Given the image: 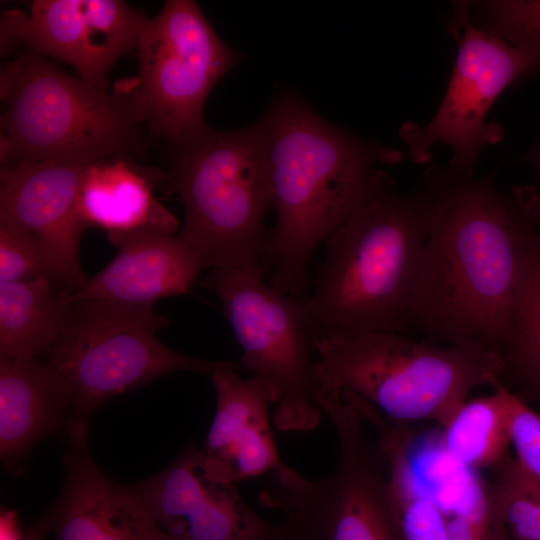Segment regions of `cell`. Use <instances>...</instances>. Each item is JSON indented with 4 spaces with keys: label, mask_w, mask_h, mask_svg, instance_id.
<instances>
[{
    "label": "cell",
    "mask_w": 540,
    "mask_h": 540,
    "mask_svg": "<svg viewBox=\"0 0 540 540\" xmlns=\"http://www.w3.org/2000/svg\"><path fill=\"white\" fill-rule=\"evenodd\" d=\"M418 195L425 243L411 308V327L429 342L478 344L504 353L513 307L538 240L537 193L503 194L494 173L463 178L430 171Z\"/></svg>",
    "instance_id": "cell-1"
},
{
    "label": "cell",
    "mask_w": 540,
    "mask_h": 540,
    "mask_svg": "<svg viewBox=\"0 0 540 540\" xmlns=\"http://www.w3.org/2000/svg\"><path fill=\"white\" fill-rule=\"evenodd\" d=\"M258 122L276 214L264 256L268 284L305 299L315 249L367 193L374 164L402 154L332 125L291 92L278 93Z\"/></svg>",
    "instance_id": "cell-2"
},
{
    "label": "cell",
    "mask_w": 540,
    "mask_h": 540,
    "mask_svg": "<svg viewBox=\"0 0 540 540\" xmlns=\"http://www.w3.org/2000/svg\"><path fill=\"white\" fill-rule=\"evenodd\" d=\"M416 192L399 193L379 170L371 187L326 239L313 293L305 299L314 342L369 332L404 334L425 243Z\"/></svg>",
    "instance_id": "cell-3"
},
{
    "label": "cell",
    "mask_w": 540,
    "mask_h": 540,
    "mask_svg": "<svg viewBox=\"0 0 540 540\" xmlns=\"http://www.w3.org/2000/svg\"><path fill=\"white\" fill-rule=\"evenodd\" d=\"M137 89V76L104 92L43 56L15 53L1 69V166L46 160L87 166L115 154L143 156L153 138Z\"/></svg>",
    "instance_id": "cell-4"
},
{
    "label": "cell",
    "mask_w": 540,
    "mask_h": 540,
    "mask_svg": "<svg viewBox=\"0 0 540 540\" xmlns=\"http://www.w3.org/2000/svg\"><path fill=\"white\" fill-rule=\"evenodd\" d=\"M164 155L171 192L185 211L177 236L202 267L263 265L272 192L259 122L236 130L207 126L165 142Z\"/></svg>",
    "instance_id": "cell-5"
},
{
    "label": "cell",
    "mask_w": 540,
    "mask_h": 540,
    "mask_svg": "<svg viewBox=\"0 0 540 540\" xmlns=\"http://www.w3.org/2000/svg\"><path fill=\"white\" fill-rule=\"evenodd\" d=\"M319 388L350 391L391 422L445 426L479 386L501 384L500 353L478 344L436 345L395 332L314 342Z\"/></svg>",
    "instance_id": "cell-6"
},
{
    "label": "cell",
    "mask_w": 540,
    "mask_h": 540,
    "mask_svg": "<svg viewBox=\"0 0 540 540\" xmlns=\"http://www.w3.org/2000/svg\"><path fill=\"white\" fill-rule=\"evenodd\" d=\"M168 324L151 304L106 299L68 303L46 363L69 397L70 439L88 435L91 415L101 404L160 376L177 371L211 376L240 369L234 361L206 360L167 347L157 332Z\"/></svg>",
    "instance_id": "cell-7"
},
{
    "label": "cell",
    "mask_w": 540,
    "mask_h": 540,
    "mask_svg": "<svg viewBox=\"0 0 540 540\" xmlns=\"http://www.w3.org/2000/svg\"><path fill=\"white\" fill-rule=\"evenodd\" d=\"M316 403L337 436L334 472L309 479L284 463L258 494L260 504L282 511L307 540H404L384 457L365 436L359 411L336 390H319Z\"/></svg>",
    "instance_id": "cell-8"
},
{
    "label": "cell",
    "mask_w": 540,
    "mask_h": 540,
    "mask_svg": "<svg viewBox=\"0 0 540 540\" xmlns=\"http://www.w3.org/2000/svg\"><path fill=\"white\" fill-rule=\"evenodd\" d=\"M264 272V265L212 269L205 284L222 303L242 350L241 365L277 394L275 426L309 432L322 412L315 401L319 379L306 298L274 289Z\"/></svg>",
    "instance_id": "cell-9"
},
{
    "label": "cell",
    "mask_w": 540,
    "mask_h": 540,
    "mask_svg": "<svg viewBox=\"0 0 540 540\" xmlns=\"http://www.w3.org/2000/svg\"><path fill=\"white\" fill-rule=\"evenodd\" d=\"M135 52L140 111L153 140L164 143L208 126L206 98L241 59L192 0H167L147 18Z\"/></svg>",
    "instance_id": "cell-10"
},
{
    "label": "cell",
    "mask_w": 540,
    "mask_h": 540,
    "mask_svg": "<svg viewBox=\"0 0 540 540\" xmlns=\"http://www.w3.org/2000/svg\"><path fill=\"white\" fill-rule=\"evenodd\" d=\"M449 29L458 50L445 95L431 121L404 123L399 135L418 164L431 161L436 144H447L453 152L449 171L471 178L482 149L504 136L500 124L486 121L490 108L508 85L538 65L527 52L475 25L466 3L456 5Z\"/></svg>",
    "instance_id": "cell-11"
},
{
    "label": "cell",
    "mask_w": 540,
    "mask_h": 540,
    "mask_svg": "<svg viewBox=\"0 0 540 540\" xmlns=\"http://www.w3.org/2000/svg\"><path fill=\"white\" fill-rule=\"evenodd\" d=\"M145 13L119 0H34L29 11L1 15V54L29 51L70 64L78 76L109 91L115 62L135 50Z\"/></svg>",
    "instance_id": "cell-12"
},
{
    "label": "cell",
    "mask_w": 540,
    "mask_h": 540,
    "mask_svg": "<svg viewBox=\"0 0 540 540\" xmlns=\"http://www.w3.org/2000/svg\"><path fill=\"white\" fill-rule=\"evenodd\" d=\"M170 540H284L290 524L256 514L235 483L218 477L192 446L163 471L130 486Z\"/></svg>",
    "instance_id": "cell-13"
},
{
    "label": "cell",
    "mask_w": 540,
    "mask_h": 540,
    "mask_svg": "<svg viewBox=\"0 0 540 540\" xmlns=\"http://www.w3.org/2000/svg\"><path fill=\"white\" fill-rule=\"evenodd\" d=\"M84 167L46 160L3 166L0 174V225L34 235L49 257L55 280L69 294L88 280L79 259L86 226L77 210Z\"/></svg>",
    "instance_id": "cell-14"
},
{
    "label": "cell",
    "mask_w": 540,
    "mask_h": 540,
    "mask_svg": "<svg viewBox=\"0 0 540 540\" xmlns=\"http://www.w3.org/2000/svg\"><path fill=\"white\" fill-rule=\"evenodd\" d=\"M63 455L60 495L37 521L56 540H170L130 488L109 480L94 463L87 436Z\"/></svg>",
    "instance_id": "cell-15"
},
{
    "label": "cell",
    "mask_w": 540,
    "mask_h": 540,
    "mask_svg": "<svg viewBox=\"0 0 540 540\" xmlns=\"http://www.w3.org/2000/svg\"><path fill=\"white\" fill-rule=\"evenodd\" d=\"M237 371L223 369L210 376L217 405L203 449L212 470L231 483L284 464L269 420V407L278 401L275 390L257 375L243 379Z\"/></svg>",
    "instance_id": "cell-16"
},
{
    "label": "cell",
    "mask_w": 540,
    "mask_h": 540,
    "mask_svg": "<svg viewBox=\"0 0 540 540\" xmlns=\"http://www.w3.org/2000/svg\"><path fill=\"white\" fill-rule=\"evenodd\" d=\"M118 252L100 272L68 295L67 304L82 299H106L151 304L190 292L203 268L195 252L178 236L140 230L108 234Z\"/></svg>",
    "instance_id": "cell-17"
},
{
    "label": "cell",
    "mask_w": 540,
    "mask_h": 540,
    "mask_svg": "<svg viewBox=\"0 0 540 540\" xmlns=\"http://www.w3.org/2000/svg\"><path fill=\"white\" fill-rule=\"evenodd\" d=\"M155 188L171 192L165 170L144 167L134 157L115 154L84 167L77 210L86 228L108 234L156 230L175 234L178 221L158 200Z\"/></svg>",
    "instance_id": "cell-18"
},
{
    "label": "cell",
    "mask_w": 540,
    "mask_h": 540,
    "mask_svg": "<svg viewBox=\"0 0 540 540\" xmlns=\"http://www.w3.org/2000/svg\"><path fill=\"white\" fill-rule=\"evenodd\" d=\"M70 422L68 394L47 363L0 357V455L10 472L40 439L69 436Z\"/></svg>",
    "instance_id": "cell-19"
},
{
    "label": "cell",
    "mask_w": 540,
    "mask_h": 540,
    "mask_svg": "<svg viewBox=\"0 0 540 540\" xmlns=\"http://www.w3.org/2000/svg\"><path fill=\"white\" fill-rule=\"evenodd\" d=\"M68 295L51 278L0 282V355L23 361L48 355L62 331Z\"/></svg>",
    "instance_id": "cell-20"
},
{
    "label": "cell",
    "mask_w": 540,
    "mask_h": 540,
    "mask_svg": "<svg viewBox=\"0 0 540 540\" xmlns=\"http://www.w3.org/2000/svg\"><path fill=\"white\" fill-rule=\"evenodd\" d=\"M501 384L525 401L540 402V239L517 291L509 343L502 354Z\"/></svg>",
    "instance_id": "cell-21"
},
{
    "label": "cell",
    "mask_w": 540,
    "mask_h": 540,
    "mask_svg": "<svg viewBox=\"0 0 540 540\" xmlns=\"http://www.w3.org/2000/svg\"><path fill=\"white\" fill-rule=\"evenodd\" d=\"M499 386L491 395L466 400L443 426L444 450L464 466L495 468L508 457V417Z\"/></svg>",
    "instance_id": "cell-22"
},
{
    "label": "cell",
    "mask_w": 540,
    "mask_h": 540,
    "mask_svg": "<svg viewBox=\"0 0 540 540\" xmlns=\"http://www.w3.org/2000/svg\"><path fill=\"white\" fill-rule=\"evenodd\" d=\"M496 468L486 491L495 537L540 540V484L515 459L507 457Z\"/></svg>",
    "instance_id": "cell-23"
},
{
    "label": "cell",
    "mask_w": 540,
    "mask_h": 540,
    "mask_svg": "<svg viewBox=\"0 0 540 540\" xmlns=\"http://www.w3.org/2000/svg\"><path fill=\"white\" fill-rule=\"evenodd\" d=\"M485 30L528 54L540 68V0H499L482 5Z\"/></svg>",
    "instance_id": "cell-24"
},
{
    "label": "cell",
    "mask_w": 540,
    "mask_h": 540,
    "mask_svg": "<svg viewBox=\"0 0 540 540\" xmlns=\"http://www.w3.org/2000/svg\"><path fill=\"white\" fill-rule=\"evenodd\" d=\"M39 278L55 280L49 257L42 243L27 231L0 225V282H19Z\"/></svg>",
    "instance_id": "cell-25"
},
{
    "label": "cell",
    "mask_w": 540,
    "mask_h": 540,
    "mask_svg": "<svg viewBox=\"0 0 540 540\" xmlns=\"http://www.w3.org/2000/svg\"><path fill=\"white\" fill-rule=\"evenodd\" d=\"M499 387L507 410L515 460L529 477L540 484V414L502 384Z\"/></svg>",
    "instance_id": "cell-26"
},
{
    "label": "cell",
    "mask_w": 540,
    "mask_h": 540,
    "mask_svg": "<svg viewBox=\"0 0 540 540\" xmlns=\"http://www.w3.org/2000/svg\"><path fill=\"white\" fill-rule=\"evenodd\" d=\"M447 535L448 540H494L486 492L470 508L447 518Z\"/></svg>",
    "instance_id": "cell-27"
},
{
    "label": "cell",
    "mask_w": 540,
    "mask_h": 540,
    "mask_svg": "<svg viewBox=\"0 0 540 540\" xmlns=\"http://www.w3.org/2000/svg\"><path fill=\"white\" fill-rule=\"evenodd\" d=\"M46 529L36 520L27 533H23L17 512L13 509H1L0 540H42Z\"/></svg>",
    "instance_id": "cell-28"
},
{
    "label": "cell",
    "mask_w": 540,
    "mask_h": 540,
    "mask_svg": "<svg viewBox=\"0 0 540 540\" xmlns=\"http://www.w3.org/2000/svg\"><path fill=\"white\" fill-rule=\"evenodd\" d=\"M528 161L533 164L540 175V140L537 142L536 146L528 154ZM534 217L537 225L538 236L540 239V194H537L535 206H534Z\"/></svg>",
    "instance_id": "cell-29"
},
{
    "label": "cell",
    "mask_w": 540,
    "mask_h": 540,
    "mask_svg": "<svg viewBox=\"0 0 540 540\" xmlns=\"http://www.w3.org/2000/svg\"><path fill=\"white\" fill-rule=\"evenodd\" d=\"M287 521L290 524V528L284 540H307L304 535V532L296 523L291 522L289 520Z\"/></svg>",
    "instance_id": "cell-30"
}]
</instances>
